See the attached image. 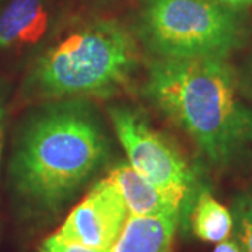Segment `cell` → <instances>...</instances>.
<instances>
[{
    "instance_id": "cell-1",
    "label": "cell",
    "mask_w": 252,
    "mask_h": 252,
    "mask_svg": "<svg viewBox=\"0 0 252 252\" xmlns=\"http://www.w3.org/2000/svg\"><path fill=\"white\" fill-rule=\"evenodd\" d=\"M108 156V136L90 101H45L18 125L9 162L10 184L28 212L55 215Z\"/></svg>"
},
{
    "instance_id": "cell-2",
    "label": "cell",
    "mask_w": 252,
    "mask_h": 252,
    "mask_svg": "<svg viewBox=\"0 0 252 252\" xmlns=\"http://www.w3.org/2000/svg\"><path fill=\"white\" fill-rule=\"evenodd\" d=\"M144 94L215 167L230 165L252 144V104L227 58H153Z\"/></svg>"
},
{
    "instance_id": "cell-3",
    "label": "cell",
    "mask_w": 252,
    "mask_h": 252,
    "mask_svg": "<svg viewBox=\"0 0 252 252\" xmlns=\"http://www.w3.org/2000/svg\"><path fill=\"white\" fill-rule=\"evenodd\" d=\"M139 62L135 35L115 20H91L36 58L23 83L31 101L108 97L129 83Z\"/></svg>"
},
{
    "instance_id": "cell-4",
    "label": "cell",
    "mask_w": 252,
    "mask_h": 252,
    "mask_svg": "<svg viewBox=\"0 0 252 252\" xmlns=\"http://www.w3.org/2000/svg\"><path fill=\"white\" fill-rule=\"evenodd\" d=\"M243 11L209 0H140L133 32L158 59L227 58L247 38Z\"/></svg>"
},
{
    "instance_id": "cell-5",
    "label": "cell",
    "mask_w": 252,
    "mask_h": 252,
    "mask_svg": "<svg viewBox=\"0 0 252 252\" xmlns=\"http://www.w3.org/2000/svg\"><path fill=\"white\" fill-rule=\"evenodd\" d=\"M108 115L129 165L185 206L195 185V175L180 150L136 109L112 105Z\"/></svg>"
},
{
    "instance_id": "cell-6",
    "label": "cell",
    "mask_w": 252,
    "mask_h": 252,
    "mask_svg": "<svg viewBox=\"0 0 252 252\" xmlns=\"http://www.w3.org/2000/svg\"><path fill=\"white\" fill-rule=\"evenodd\" d=\"M127 216L124 196L112 181L102 178L73 207L56 234L69 241L109 251Z\"/></svg>"
},
{
    "instance_id": "cell-7",
    "label": "cell",
    "mask_w": 252,
    "mask_h": 252,
    "mask_svg": "<svg viewBox=\"0 0 252 252\" xmlns=\"http://www.w3.org/2000/svg\"><path fill=\"white\" fill-rule=\"evenodd\" d=\"M49 27V0H10L0 13V51L36 45Z\"/></svg>"
},
{
    "instance_id": "cell-8",
    "label": "cell",
    "mask_w": 252,
    "mask_h": 252,
    "mask_svg": "<svg viewBox=\"0 0 252 252\" xmlns=\"http://www.w3.org/2000/svg\"><path fill=\"white\" fill-rule=\"evenodd\" d=\"M108 180L125 199L129 215L135 216H180L182 205L135 171L129 164L112 168Z\"/></svg>"
},
{
    "instance_id": "cell-9",
    "label": "cell",
    "mask_w": 252,
    "mask_h": 252,
    "mask_svg": "<svg viewBox=\"0 0 252 252\" xmlns=\"http://www.w3.org/2000/svg\"><path fill=\"white\" fill-rule=\"evenodd\" d=\"M180 216L129 215L109 252H170Z\"/></svg>"
},
{
    "instance_id": "cell-10",
    "label": "cell",
    "mask_w": 252,
    "mask_h": 252,
    "mask_svg": "<svg viewBox=\"0 0 252 252\" xmlns=\"http://www.w3.org/2000/svg\"><path fill=\"white\" fill-rule=\"evenodd\" d=\"M193 233L205 243L219 244L230 238L234 230L231 210L212 196L209 190H202L190 213Z\"/></svg>"
},
{
    "instance_id": "cell-11",
    "label": "cell",
    "mask_w": 252,
    "mask_h": 252,
    "mask_svg": "<svg viewBox=\"0 0 252 252\" xmlns=\"http://www.w3.org/2000/svg\"><path fill=\"white\" fill-rule=\"evenodd\" d=\"M235 243L241 252H252V196L243 193L233 202Z\"/></svg>"
},
{
    "instance_id": "cell-12",
    "label": "cell",
    "mask_w": 252,
    "mask_h": 252,
    "mask_svg": "<svg viewBox=\"0 0 252 252\" xmlns=\"http://www.w3.org/2000/svg\"><path fill=\"white\" fill-rule=\"evenodd\" d=\"M39 252H109L102 251V250H97V248H91L83 244L74 243V241H69L64 240L59 234H52L46 238L45 241L41 245Z\"/></svg>"
},
{
    "instance_id": "cell-13",
    "label": "cell",
    "mask_w": 252,
    "mask_h": 252,
    "mask_svg": "<svg viewBox=\"0 0 252 252\" xmlns=\"http://www.w3.org/2000/svg\"><path fill=\"white\" fill-rule=\"evenodd\" d=\"M9 95L7 83L0 80V164L3 154V143H4V118H6V102Z\"/></svg>"
},
{
    "instance_id": "cell-14",
    "label": "cell",
    "mask_w": 252,
    "mask_h": 252,
    "mask_svg": "<svg viewBox=\"0 0 252 252\" xmlns=\"http://www.w3.org/2000/svg\"><path fill=\"white\" fill-rule=\"evenodd\" d=\"M212 3H216L219 6H223L227 9L243 11L244 9L250 7L252 4V0H209Z\"/></svg>"
},
{
    "instance_id": "cell-15",
    "label": "cell",
    "mask_w": 252,
    "mask_h": 252,
    "mask_svg": "<svg viewBox=\"0 0 252 252\" xmlns=\"http://www.w3.org/2000/svg\"><path fill=\"white\" fill-rule=\"evenodd\" d=\"M243 87L245 93L248 94V97L252 98V52L250 59H248V64H247V73L243 80Z\"/></svg>"
},
{
    "instance_id": "cell-16",
    "label": "cell",
    "mask_w": 252,
    "mask_h": 252,
    "mask_svg": "<svg viewBox=\"0 0 252 252\" xmlns=\"http://www.w3.org/2000/svg\"><path fill=\"white\" fill-rule=\"evenodd\" d=\"M213 252H241L238 245L235 243V240H225L223 243H219L216 245V248L213 250Z\"/></svg>"
},
{
    "instance_id": "cell-17",
    "label": "cell",
    "mask_w": 252,
    "mask_h": 252,
    "mask_svg": "<svg viewBox=\"0 0 252 252\" xmlns=\"http://www.w3.org/2000/svg\"><path fill=\"white\" fill-rule=\"evenodd\" d=\"M0 1H1V0H0Z\"/></svg>"
}]
</instances>
